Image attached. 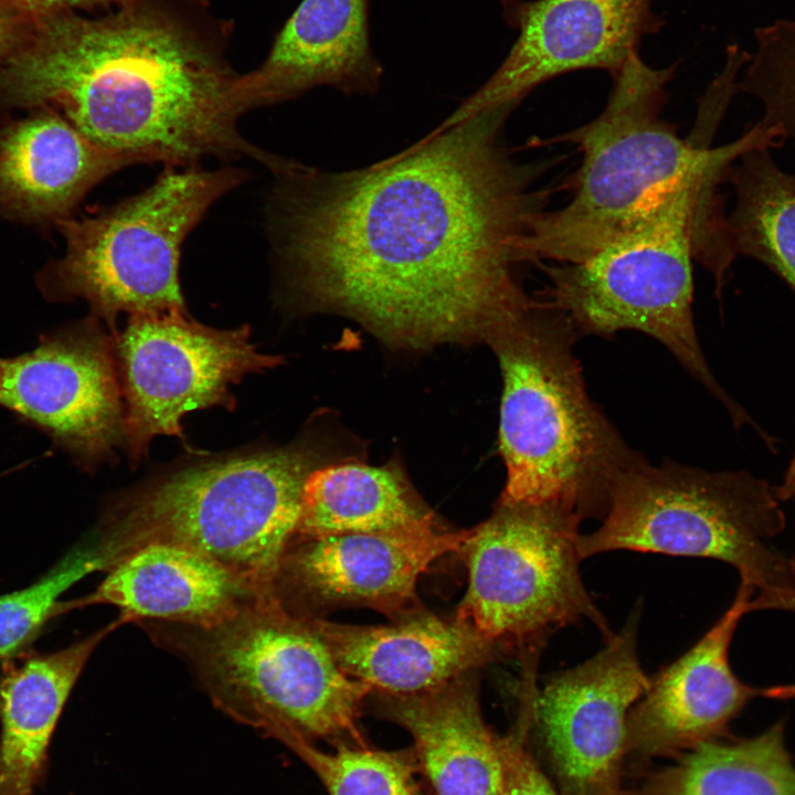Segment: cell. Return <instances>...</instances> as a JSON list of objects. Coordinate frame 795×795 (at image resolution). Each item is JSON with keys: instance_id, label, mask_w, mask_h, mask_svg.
<instances>
[{"instance_id": "1", "label": "cell", "mask_w": 795, "mask_h": 795, "mask_svg": "<svg viewBox=\"0 0 795 795\" xmlns=\"http://www.w3.org/2000/svg\"><path fill=\"white\" fill-rule=\"evenodd\" d=\"M515 107L485 110L369 167L293 160L272 195L292 293L391 346L486 341L534 303L517 278L541 210L531 167L504 144Z\"/></svg>"}, {"instance_id": "2", "label": "cell", "mask_w": 795, "mask_h": 795, "mask_svg": "<svg viewBox=\"0 0 795 795\" xmlns=\"http://www.w3.org/2000/svg\"><path fill=\"white\" fill-rule=\"evenodd\" d=\"M239 76L183 13L135 0L100 18L34 17L0 64V106L53 108L132 165L248 157L273 172L282 157L237 129Z\"/></svg>"}, {"instance_id": "3", "label": "cell", "mask_w": 795, "mask_h": 795, "mask_svg": "<svg viewBox=\"0 0 795 795\" xmlns=\"http://www.w3.org/2000/svg\"><path fill=\"white\" fill-rule=\"evenodd\" d=\"M676 67H651L637 51L612 75L602 113L569 135L582 151L573 195L558 210L533 218L523 241L527 262L583 261L677 191L720 183L746 151L782 146L777 132L762 120L719 147L699 136L681 138L661 116Z\"/></svg>"}, {"instance_id": "4", "label": "cell", "mask_w": 795, "mask_h": 795, "mask_svg": "<svg viewBox=\"0 0 795 795\" xmlns=\"http://www.w3.org/2000/svg\"><path fill=\"white\" fill-rule=\"evenodd\" d=\"M319 457L304 443L193 455L114 504L97 545L109 570L152 542L219 562L259 596L278 594L305 483Z\"/></svg>"}, {"instance_id": "5", "label": "cell", "mask_w": 795, "mask_h": 795, "mask_svg": "<svg viewBox=\"0 0 795 795\" xmlns=\"http://www.w3.org/2000/svg\"><path fill=\"white\" fill-rule=\"evenodd\" d=\"M576 335L543 300L488 343L502 374L501 500L556 504L603 517L617 476L640 456L587 394L573 351Z\"/></svg>"}, {"instance_id": "6", "label": "cell", "mask_w": 795, "mask_h": 795, "mask_svg": "<svg viewBox=\"0 0 795 795\" xmlns=\"http://www.w3.org/2000/svg\"><path fill=\"white\" fill-rule=\"evenodd\" d=\"M719 183L688 186L583 261L544 266L545 301L576 336L644 332L664 344L728 410L733 424H753L703 357L695 328L693 258L716 267L728 250Z\"/></svg>"}, {"instance_id": "7", "label": "cell", "mask_w": 795, "mask_h": 795, "mask_svg": "<svg viewBox=\"0 0 795 795\" xmlns=\"http://www.w3.org/2000/svg\"><path fill=\"white\" fill-rule=\"evenodd\" d=\"M774 487L752 474L709 473L643 457L613 483L601 526L580 534L581 558L614 550L722 561L754 595L795 593V558L771 541L786 519Z\"/></svg>"}, {"instance_id": "8", "label": "cell", "mask_w": 795, "mask_h": 795, "mask_svg": "<svg viewBox=\"0 0 795 795\" xmlns=\"http://www.w3.org/2000/svg\"><path fill=\"white\" fill-rule=\"evenodd\" d=\"M193 653L212 702L236 722L280 743H365L359 718L371 688L342 671L314 619L278 594L202 628Z\"/></svg>"}, {"instance_id": "9", "label": "cell", "mask_w": 795, "mask_h": 795, "mask_svg": "<svg viewBox=\"0 0 795 795\" xmlns=\"http://www.w3.org/2000/svg\"><path fill=\"white\" fill-rule=\"evenodd\" d=\"M245 179L236 168L167 167L141 192L57 222L66 250L36 275L39 289L53 303L85 300L113 335L121 312L186 309L182 245L210 206Z\"/></svg>"}, {"instance_id": "10", "label": "cell", "mask_w": 795, "mask_h": 795, "mask_svg": "<svg viewBox=\"0 0 795 795\" xmlns=\"http://www.w3.org/2000/svg\"><path fill=\"white\" fill-rule=\"evenodd\" d=\"M582 520L561 505L500 499L460 550L468 586L455 616L506 654L541 653L550 636L583 619L610 639L580 573Z\"/></svg>"}, {"instance_id": "11", "label": "cell", "mask_w": 795, "mask_h": 795, "mask_svg": "<svg viewBox=\"0 0 795 795\" xmlns=\"http://www.w3.org/2000/svg\"><path fill=\"white\" fill-rule=\"evenodd\" d=\"M113 338L125 410L124 448L132 462L148 453L157 436L184 442L187 413L233 410L232 385L283 361L257 349L248 325L215 329L186 309L131 315Z\"/></svg>"}, {"instance_id": "12", "label": "cell", "mask_w": 795, "mask_h": 795, "mask_svg": "<svg viewBox=\"0 0 795 795\" xmlns=\"http://www.w3.org/2000/svg\"><path fill=\"white\" fill-rule=\"evenodd\" d=\"M0 406L45 433L86 471L125 444V410L113 333L94 316L41 335L0 358Z\"/></svg>"}, {"instance_id": "13", "label": "cell", "mask_w": 795, "mask_h": 795, "mask_svg": "<svg viewBox=\"0 0 795 795\" xmlns=\"http://www.w3.org/2000/svg\"><path fill=\"white\" fill-rule=\"evenodd\" d=\"M638 621L636 608L597 654L534 690L531 729L563 795H621L627 717L650 682L637 654Z\"/></svg>"}, {"instance_id": "14", "label": "cell", "mask_w": 795, "mask_h": 795, "mask_svg": "<svg viewBox=\"0 0 795 795\" xmlns=\"http://www.w3.org/2000/svg\"><path fill=\"white\" fill-rule=\"evenodd\" d=\"M506 23L518 31L492 75L438 127L485 110L517 106L540 84L580 70L616 73L662 19L651 0H501Z\"/></svg>"}, {"instance_id": "15", "label": "cell", "mask_w": 795, "mask_h": 795, "mask_svg": "<svg viewBox=\"0 0 795 795\" xmlns=\"http://www.w3.org/2000/svg\"><path fill=\"white\" fill-rule=\"evenodd\" d=\"M468 536L469 530L437 527L297 538L285 555L279 581H288L317 611L362 606L398 621L422 611L420 576L441 556L460 552Z\"/></svg>"}, {"instance_id": "16", "label": "cell", "mask_w": 795, "mask_h": 795, "mask_svg": "<svg viewBox=\"0 0 795 795\" xmlns=\"http://www.w3.org/2000/svg\"><path fill=\"white\" fill-rule=\"evenodd\" d=\"M754 590L740 583L730 607L682 656L650 676L627 717V751L671 754L722 735L757 689L733 672L729 648Z\"/></svg>"}, {"instance_id": "17", "label": "cell", "mask_w": 795, "mask_h": 795, "mask_svg": "<svg viewBox=\"0 0 795 795\" xmlns=\"http://www.w3.org/2000/svg\"><path fill=\"white\" fill-rule=\"evenodd\" d=\"M382 75L370 42L369 0H303L264 62L239 76L237 94L246 113L317 86L372 94Z\"/></svg>"}, {"instance_id": "18", "label": "cell", "mask_w": 795, "mask_h": 795, "mask_svg": "<svg viewBox=\"0 0 795 795\" xmlns=\"http://www.w3.org/2000/svg\"><path fill=\"white\" fill-rule=\"evenodd\" d=\"M312 619L342 671L377 695L428 692L506 654L458 617L423 610L380 626Z\"/></svg>"}, {"instance_id": "19", "label": "cell", "mask_w": 795, "mask_h": 795, "mask_svg": "<svg viewBox=\"0 0 795 795\" xmlns=\"http://www.w3.org/2000/svg\"><path fill=\"white\" fill-rule=\"evenodd\" d=\"M129 166L57 110L40 108L0 129V212L25 223L56 224L93 187Z\"/></svg>"}, {"instance_id": "20", "label": "cell", "mask_w": 795, "mask_h": 795, "mask_svg": "<svg viewBox=\"0 0 795 795\" xmlns=\"http://www.w3.org/2000/svg\"><path fill=\"white\" fill-rule=\"evenodd\" d=\"M380 716L404 728L435 795H500L499 738L486 723L475 676L413 696L377 695Z\"/></svg>"}, {"instance_id": "21", "label": "cell", "mask_w": 795, "mask_h": 795, "mask_svg": "<svg viewBox=\"0 0 795 795\" xmlns=\"http://www.w3.org/2000/svg\"><path fill=\"white\" fill-rule=\"evenodd\" d=\"M257 596L211 558L152 542L117 561L97 590L75 605L112 604L121 610L123 621L161 618L208 628Z\"/></svg>"}, {"instance_id": "22", "label": "cell", "mask_w": 795, "mask_h": 795, "mask_svg": "<svg viewBox=\"0 0 795 795\" xmlns=\"http://www.w3.org/2000/svg\"><path fill=\"white\" fill-rule=\"evenodd\" d=\"M110 628L63 649L7 662L0 677V795H34L66 700L89 656Z\"/></svg>"}, {"instance_id": "23", "label": "cell", "mask_w": 795, "mask_h": 795, "mask_svg": "<svg viewBox=\"0 0 795 795\" xmlns=\"http://www.w3.org/2000/svg\"><path fill=\"white\" fill-rule=\"evenodd\" d=\"M437 527L434 513L415 496L399 468L347 463L310 473L303 490L296 538Z\"/></svg>"}, {"instance_id": "24", "label": "cell", "mask_w": 795, "mask_h": 795, "mask_svg": "<svg viewBox=\"0 0 795 795\" xmlns=\"http://www.w3.org/2000/svg\"><path fill=\"white\" fill-rule=\"evenodd\" d=\"M637 795H795L784 724L748 739L703 742L651 777Z\"/></svg>"}, {"instance_id": "25", "label": "cell", "mask_w": 795, "mask_h": 795, "mask_svg": "<svg viewBox=\"0 0 795 795\" xmlns=\"http://www.w3.org/2000/svg\"><path fill=\"white\" fill-rule=\"evenodd\" d=\"M727 180L735 205L727 218L736 255L753 258L795 294V173L781 169L770 148L743 153Z\"/></svg>"}, {"instance_id": "26", "label": "cell", "mask_w": 795, "mask_h": 795, "mask_svg": "<svg viewBox=\"0 0 795 795\" xmlns=\"http://www.w3.org/2000/svg\"><path fill=\"white\" fill-rule=\"evenodd\" d=\"M282 744L316 774L328 795H425L411 748L386 751L367 743H342L326 753L299 739Z\"/></svg>"}, {"instance_id": "27", "label": "cell", "mask_w": 795, "mask_h": 795, "mask_svg": "<svg viewBox=\"0 0 795 795\" xmlns=\"http://www.w3.org/2000/svg\"><path fill=\"white\" fill-rule=\"evenodd\" d=\"M96 541L72 550L33 584L0 595V658L23 649L59 612L60 596L85 575L105 570Z\"/></svg>"}, {"instance_id": "28", "label": "cell", "mask_w": 795, "mask_h": 795, "mask_svg": "<svg viewBox=\"0 0 795 795\" xmlns=\"http://www.w3.org/2000/svg\"><path fill=\"white\" fill-rule=\"evenodd\" d=\"M750 54L736 91L755 97L763 120L781 139L795 145V20L777 19L754 30Z\"/></svg>"}, {"instance_id": "29", "label": "cell", "mask_w": 795, "mask_h": 795, "mask_svg": "<svg viewBox=\"0 0 795 795\" xmlns=\"http://www.w3.org/2000/svg\"><path fill=\"white\" fill-rule=\"evenodd\" d=\"M519 716L513 728L499 738L500 795H558L540 768L528 743L531 732L536 677L524 676Z\"/></svg>"}, {"instance_id": "30", "label": "cell", "mask_w": 795, "mask_h": 795, "mask_svg": "<svg viewBox=\"0 0 795 795\" xmlns=\"http://www.w3.org/2000/svg\"><path fill=\"white\" fill-rule=\"evenodd\" d=\"M32 19L10 0H0V64L23 40Z\"/></svg>"}, {"instance_id": "31", "label": "cell", "mask_w": 795, "mask_h": 795, "mask_svg": "<svg viewBox=\"0 0 795 795\" xmlns=\"http://www.w3.org/2000/svg\"><path fill=\"white\" fill-rule=\"evenodd\" d=\"M19 9L31 17H40L61 11H73L74 8L116 4L120 7L135 0H10Z\"/></svg>"}, {"instance_id": "32", "label": "cell", "mask_w": 795, "mask_h": 795, "mask_svg": "<svg viewBox=\"0 0 795 795\" xmlns=\"http://www.w3.org/2000/svg\"><path fill=\"white\" fill-rule=\"evenodd\" d=\"M755 607L761 610H777L795 613V593L762 596L756 600Z\"/></svg>"}, {"instance_id": "33", "label": "cell", "mask_w": 795, "mask_h": 795, "mask_svg": "<svg viewBox=\"0 0 795 795\" xmlns=\"http://www.w3.org/2000/svg\"><path fill=\"white\" fill-rule=\"evenodd\" d=\"M774 494L778 501L795 499V453L782 484L774 487Z\"/></svg>"}, {"instance_id": "34", "label": "cell", "mask_w": 795, "mask_h": 795, "mask_svg": "<svg viewBox=\"0 0 795 795\" xmlns=\"http://www.w3.org/2000/svg\"><path fill=\"white\" fill-rule=\"evenodd\" d=\"M761 693L764 698L768 699H792L795 698V683L762 688Z\"/></svg>"}]
</instances>
